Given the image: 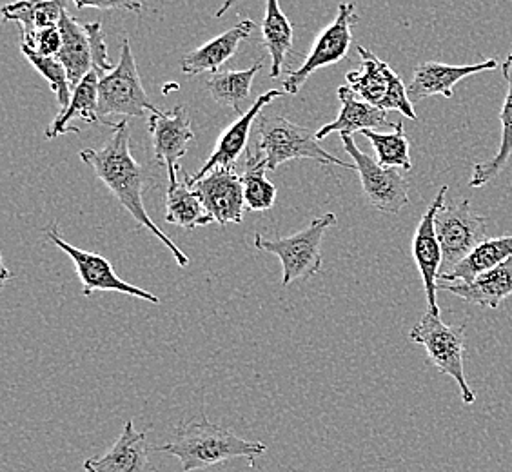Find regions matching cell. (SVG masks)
<instances>
[{
	"mask_svg": "<svg viewBox=\"0 0 512 472\" xmlns=\"http://www.w3.org/2000/svg\"><path fill=\"white\" fill-rule=\"evenodd\" d=\"M80 160L95 171L102 184L119 200L120 206L137 220L138 226L149 229L164 246L168 247L171 255L175 256L178 266H189V256L182 253V249L149 218L146 211L144 189L149 184V171L138 164L137 158L133 157L129 148L128 118H122L113 128V135L104 148L82 149Z\"/></svg>",
	"mask_w": 512,
	"mask_h": 472,
	"instance_id": "6da1fadb",
	"label": "cell"
},
{
	"mask_svg": "<svg viewBox=\"0 0 512 472\" xmlns=\"http://www.w3.org/2000/svg\"><path fill=\"white\" fill-rule=\"evenodd\" d=\"M157 453H168L178 458L182 471L195 472L233 458H246L255 467L256 458L267 453V445L249 442L222 425L209 422L206 416L195 422L180 423L175 440L153 447Z\"/></svg>",
	"mask_w": 512,
	"mask_h": 472,
	"instance_id": "7a4b0ae2",
	"label": "cell"
},
{
	"mask_svg": "<svg viewBox=\"0 0 512 472\" xmlns=\"http://www.w3.org/2000/svg\"><path fill=\"white\" fill-rule=\"evenodd\" d=\"M253 155L266 160L269 171H275L287 160L295 158H309L325 166L355 169L353 164H347L344 160L327 153L324 148H320L316 133L311 129L293 124L291 120L280 115L258 117Z\"/></svg>",
	"mask_w": 512,
	"mask_h": 472,
	"instance_id": "3957f363",
	"label": "cell"
},
{
	"mask_svg": "<svg viewBox=\"0 0 512 472\" xmlns=\"http://www.w3.org/2000/svg\"><path fill=\"white\" fill-rule=\"evenodd\" d=\"M338 222L335 213H325L315 218L306 229L295 235L267 240L256 233V249L278 256L282 262V286H291L296 280H311L322 269V242L325 231Z\"/></svg>",
	"mask_w": 512,
	"mask_h": 472,
	"instance_id": "277c9868",
	"label": "cell"
},
{
	"mask_svg": "<svg viewBox=\"0 0 512 472\" xmlns=\"http://www.w3.org/2000/svg\"><path fill=\"white\" fill-rule=\"evenodd\" d=\"M409 340L422 345L427 351L431 364L442 374L451 376L460 387L463 404H474L471 387L463 369V349H465V324L447 325L442 316L427 311L422 320L414 325Z\"/></svg>",
	"mask_w": 512,
	"mask_h": 472,
	"instance_id": "5b68a950",
	"label": "cell"
},
{
	"mask_svg": "<svg viewBox=\"0 0 512 472\" xmlns=\"http://www.w3.org/2000/svg\"><path fill=\"white\" fill-rule=\"evenodd\" d=\"M356 51L362 59V68L345 75L347 88L353 89L358 99L369 102L371 106L384 111H398L404 117L418 120L400 75H396L387 62L378 59L373 51L365 50L364 46H358Z\"/></svg>",
	"mask_w": 512,
	"mask_h": 472,
	"instance_id": "8992f818",
	"label": "cell"
},
{
	"mask_svg": "<svg viewBox=\"0 0 512 472\" xmlns=\"http://www.w3.org/2000/svg\"><path fill=\"white\" fill-rule=\"evenodd\" d=\"M148 109L153 113L157 108L146 95L131 44L128 37H124L119 66L99 82V117L102 124H108L104 118L144 117Z\"/></svg>",
	"mask_w": 512,
	"mask_h": 472,
	"instance_id": "52a82bcc",
	"label": "cell"
},
{
	"mask_svg": "<svg viewBox=\"0 0 512 472\" xmlns=\"http://www.w3.org/2000/svg\"><path fill=\"white\" fill-rule=\"evenodd\" d=\"M360 20L356 15L353 2H342L338 6V15L335 22L329 24L316 39L313 48L309 51L304 64L289 73L284 80L286 95H298V91L306 84L307 79L318 69L335 66L345 59L353 42V26Z\"/></svg>",
	"mask_w": 512,
	"mask_h": 472,
	"instance_id": "ba28073f",
	"label": "cell"
},
{
	"mask_svg": "<svg viewBox=\"0 0 512 472\" xmlns=\"http://www.w3.org/2000/svg\"><path fill=\"white\" fill-rule=\"evenodd\" d=\"M345 153L353 158L355 171L360 175L365 198L382 213H400L409 204V184L396 168H385L375 158L367 157L356 146L353 135L342 133Z\"/></svg>",
	"mask_w": 512,
	"mask_h": 472,
	"instance_id": "9c48e42d",
	"label": "cell"
},
{
	"mask_svg": "<svg viewBox=\"0 0 512 472\" xmlns=\"http://www.w3.org/2000/svg\"><path fill=\"white\" fill-rule=\"evenodd\" d=\"M46 235L50 238L55 246L62 249L66 255L71 258V262L77 267V275L82 282V295L91 296L95 291H115L120 295H128L138 300H146L151 304H160V298L149 293L146 289L129 284L126 280H122L115 269L111 266L108 258L99 255V253H89L79 247L71 246L62 236H60L57 227H48Z\"/></svg>",
	"mask_w": 512,
	"mask_h": 472,
	"instance_id": "30bf717a",
	"label": "cell"
},
{
	"mask_svg": "<svg viewBox=\"0 0 512 472\" xmlns=\"http://www.w3.org/2000/svg\"><path fill=\"white\" fill-rule=\"evenodd\" d=\"M487 220L474 215L471 202L465 198L453 206H444L436 215V233L444 253L442 275L460 264L474 247L483 242Z\"/></svg>",
	"mask_w": 512,
	"mask_h": 472,
	"instance_id": "8fae6325",
	"label": "cell"
},
{
	"mask_svg": "<svg viewBox=\"0 0 512 472\" xmlns=\"http://www.w3.org/2000/svg\"><path fill=\"white\" fill-rule=\"evenodd\" d=\"M149 135L155 160L168 169L169 186L177 184L178 162L188 153L189 142L195 138L188 111L184 106L171 111L155 109L149 117Z\"/></svg>",
	"mask_w": 512,
	"mask_h": 472,
	"instance_id": "7c38bea8",
	"label": "cell"
},
{
	"mask_svg": "<svg viewBox=\"0 0 512 472\" xmlns=\"http://www.w3.org/2000/svg\"><path fill=\"white\" fill-rule=\"evenodd\" d=\"M447 189H449L447 186L440 187L438 195L434 197L431 206L427 207L424 217L416 227L413 238L414 264L418 267L422 282H424L429 311L434 315H440L436 293H438V280L442 275V262H444V253H442V246H440L438 233H436V215L444 207Z\"/></svg>",
	"mask_w": 512,
	"mask_h": 472,
	"instance_id": "4fadbf2b",
	"label": "cell"
},
{
	"mask_svg": "<svg viewBox=\"0 0 512 472\" xmlns=\"http://www.w3.org/2000/svg\"><path fill=\"white\" fill-rule=\"evenodd\" d=\"M189 184L197 191L207 213L220 226L240 224L244 220L246 198L242 177L235 168H218L200 180L189 177Z\"/></svg>",
	"mask_w": 512,
	"mask_h": 472,
	"instance_id": "5bb4252c",
	"label": "cell"
},
{
	"mask_svg": "<svg viewBox=\"0 0 512 472\" xmlns=\"http://www.w3.org/2000/svg\"><path fill=\"white\" fill-rule=\"evenodd\" d=\"M286 91H278V89H271L264 95H260L255 100V104L247 109L246 113H242L240 117L229 126V128L220 135L217 140V146L213 149L211 157L207 158L206 164L200 168L197 175H193V180H200L206 177L207 173L215 171L218 168H235L238 158L242 157V153L247 149V142H249V131L253 128V122L256 118L260 117L262 109L266 108L267 104H271L273 100L284 97Z\"/></svg>",
	"mask_w": 512,
	"mask_h": 472,
	"instance_id": "9a60e30c",
	"label": "cell"
},
{
	"mask_svg": "<svg viewBox=\"0 0 512 472\" xmlns=\"http://www.w3.org/2000/svg\"><path fill=\"white\" fill-rule=\"evenodd\" d=\"M86 472H155L149 462L148 433L137 431L128 420L108 451L82 463Z\"/></svg>",
	"mask_w": 512,
	"mask_h": 472,
	"instance_id": "2e32d148",
	"label": "cell"
},
{
	"mask_svg": "<svg viewBox=\"0 0 512 472\" xmlns=\"http://www.w3.org/2000/svg\"><path fill=\"white\" fill-rule=\"evenodd\" d=\"M498 68V60H483L480 64L469 66H451L442 62H424L414 69L413 80L407 86V95L411 102L442 95L445 99H451L454 86L471 75H478L483 71H493Z\"/></svg>",
	"mask_w": 512,
	"mask_h": 472,
	"instance_id": "e0dca14e",
	"label": "cell"
},
{
	"mask_svg": "<svg viewBox=\"0 0 512 472\" xmlns=\"http://www.w3.org/2000/svg\"><path fill=\"white\" fill-rule=\"evenodd\" d=\"M255 28V22L251 20L238 22L235 28L184 55V59L180 60V69L191 77L202 73H218V69L237 53L238 46L251 37Z\"/></svg>",
	"mask_w": 512,
	"mask_h": 472,
	"instance_id": "ac0fdd59",
	"label": "cell"
},
{
	"mask_svg": "<svg viewBox=\"0 0 512 472\" xmlns=\"http://www.w3.org/2000/svg\"><path fill=\"white\" fill-rule=\"evenodd\" d=\"M338 99L342 102L340 115L335 122L325 124L324 128L316 131V140H324L331 133H347L353 135L356 131L364 133L365 129L384 128V126H393L387 120V111L371 106L369 102L358 99L353 89L342 86L338 88Z\"/></svg>",
	"mask_w": 512,
	"mask_h": 472,
	"instance_id": "d6986e66",
	"label": "cell"
},
{
	"mask_svg": "<svg viewBox=\"0 0 512 472\" xmlns=\"http://www.w3.org/2000/svg\"><path fill=\"white\" fill-rule=\"evenodd\" d=\"M438 289H444L471 304L498 309L503 300L512 296V256L500 266L478 276L471 284H438Z\"/></svg>",
	"mask_w": 512,
	"mask_h": 472,
	"instance_id": "ffe728a7",
	"label": "cell"
},
{
	"mask_svg": "<svg viewBox=\"0 0 512 472\" xmlns=\"http://www.w3.org/2000/svg\"><path fill=\"white\" fill-rule=\"evenodd\" d=\"M99 73L93 69L89 71L84 79L73 88L71 102L68 109L60 111L55 120L51 122L50 128L46 129V138H59L60 135L68 133H80L79 128L73 126L75 118H82L89 124L102 122L99 117Z\"/></svg>",
	"mask_w": 512,
	"mask_h": 472,
	"instance_id": "44dd1931",
	"label": "cell"
},
{
	"mask_svg": "<svg viewBox=\"0 0 512 472\" xmlns=\"http://www.w3.org/2000/svg\"><path fill=\"white\" fill-rule=\"evenodd\" d=\"M59 30L62 35V48L57 59L68 71L71 88H75L89 71H93V53H91L88 31L79 20L69 15L68 10L62 13Z\"/></svg>",
	"mask_w": 512,
	"mask_h": 472,
	"instance_id": "7402d4cb",
	"label": "cell"
},
{
	"mask_svg": "<svg viewBox=\"0 0 512 472\" xmlns=\"http://www.w3.org/2000/svg\"><path fill=\"white\" fill-rule=\"evenodd\" d=\"M511 256L512 236H500V238L483 240L478 246L474 247L469 255L463 258L460 264H456L451 271L440 275V280L471 284L478 276L500 266Z\"/></svg>",
	"mask_w": 512,
	"mask_h": 472,
	"instance_id": "603a6c76",
	"label": "cell"
},
{
	"mask_svg": "<svg viewBox=\"0 0 512 472\" xmlns=\"http://www.w3.org/2000/svg\"><path fill=\"white\" fill-rule=\"evenodd\" d=\"M503 79L507 80V95L503 100L500 120H502V140L493 158L478 162L473 166V178L469 182L471 187L487 186L494 178L502 173L512 157V50L502 64Z\"/></svg>",
	"mask_w": 512,
	"mask_h": 472,
	"instance_id": "cb8c5ba5",
	"label": "cell"
},
{
	"mask_svg": "<svg viewBox=\"0 0 512 472\" xmlns=\"http://www.w3.org/2000/svg\"><path fill=\"white\" fill-rule=\"evenodd\" d=\"M293 24L280 8L278 0H266V17L262 22V46L271 57V79H278L284 71V62L293 50Z\"/></svg>",
	"mask_w": 512,
	"mask_h": 472,
	"instance_id": "d4e9b609",
	"label": "cell"
},
{
	"mask_svg": "<svg viewBox=\"0 0 512 472\" xmlns=\"http://www.w3.org/2000/svg\"><path fill=\"white\" fill-rule=\"evenodd\" d=\"M184 182H177L168 187L166 197V222L184 229H195L213 224L215 220L207 213L206 206L189 184V175L182 171Z\"/></svg>",
	"mask_w": 512,
	"mask_h": 472,
	"instance_id": "484cf974",
	"label": "cell"
},
{
	"mask_svg": "<svg viewBox=\"0 0 512 472\" xmlns=\"http://www.w3.org/2000/svg\"><path fill=\"white\" fill-rule=\"evenodd\" d=\"M68 0H17L2 8V17L19 24L22 35L59 26Z\"/></svg>",
	"mask_w": 512,
	"mask_h": 472,
	"instance_id": "4316f807",
	"label": "cell"
},
{
	"mask_svg": "<svg viewBox=\"0 0 512 472\" xmlns=\"http://www.w3.org/2000/svg\"><path fill=\"white\" fill-rule=\"evenodd\" d=\"M262 69V60H256L251 68L242 71H218L206 80L211 99L240 113L242 102L249 99L256 73Z\"/></svg>",
	"mask_w": 512,
	"mask_h": 472,
	"instance_id": "83f0119b",
	"label": "cell"
},
{
	"mask_svg": "<svg viewBox=\"0 0 512 472\" xmlns=\"http://www.w3.org/2000/svg\"><path fill=\"white\" fill-rule=\"evenodd\" d=\"M369 138L375 149L376 160L385 168H402L411 171L413 162L409 157V140L405 135L404 122L393 124L391 133H376L375 129H365L362 133Z\"/></svg>",
	"mask_w": 512,
	"mask_h": 472,
	"instance_id": "f1b7e54d",
	"label": "cell"
},
{
	"mask_svg": "<svg viewBox=\"0 0 512 472\" xmlns=\"http://www.w3.org/2000/svg\"><path fill=\"white\" fill-rule=\"evenodd\" d=\"M266 160L256 155L247 157L246 171L242 175L244 198L249 211H269L275 206L276 186L267 178Z\"/></svg>",
	"mask_w": 512,
	"mask_h": 472,
	"instance_id": "f546056e",
	"label": "cell"
},
{
	"mask_svg": "<svg viewBox=\"0 0 512 472\" xmlns=\"http://www.w3.org/2000/svg\"><path fill=\"white\" fill-rule=\"evenodd\" d=\"M22 55L30 60L31 66L39 71L44 79L48 80L51 91L57 97V104H59V113L68 109L69 102H71V95H73V88L69 82L68 71L64 68V64L60 62L57 57H42L33 51L28 50L26 46L20 48Z\"/></svg>",
	"mask_w": 512,
	"mask_h": 472,
	"instance_id": "4dcf8cb0",
	"label": "cell"
},
{
	"mask_svg": "<svg viewBox=\"0 0 512 472\" xmlns=\"http://www.w3.org/2000/svg\"><path fill=\"white\" fill-rule=\"evenodd\" d=\"M22 46H26L28 50L42 55V57H57L62 48V35H60L59 26L24 33Z\"/></svg>",
	"mask_w": 512,
	"mask_h": 472,
	"instance_id": "1f68e13d",
	"label": "cell"
},
{
	"mask_svg": "<svg viewBox=\"0 0 512 472\" xmlns=\"http://www.w3.org/2000/svg\"><path fill=\"white\" fill-rule=\"evenodd\" d=\"M84 28L88 31L89 42H91V53H93V69L99 73L100 79L106 77L117 66H113V62L109 60L108 46L104 40L102 26L100 22H91L84 24Z\"/></svg>",
	"mask_w": 512,
	"mask_h": 472,
	"instance_id": "d6a6232c",
	"label": "cell"
},
{
	"mask_svg": "<svg viewBox=\"0 0 512 472\" xmlns=\"http://www.w3.org/2000/svg\"><path fill=\"white\" fill-rule=\"evenodd\" d=\"M77 10L84 8H97V10H126L133 13H142L144 4L138 0H73Z\"/></svg>",
	"mask_w": 512,
	"mask_h": 472,
	"instance_id": "836d02e7",
	"label": "cell"
},
{
	"mask_svg": "<svg viewBox=\"0 0 512 472\" xmlns=\"http://www.w3.org/2000/svg\"><path fill=\"white\" fill-rule=\"evenodd\" d=\"M237 4V0H224V4H222V8H218L217 13H215V17L220 19V17H224L227 11L231 10L233 6Z\"/></svg>",
	"mask_w": 512,
	"mask_h": 472,
	"instance_id": "e575fe53",
	"label": "cell"
},
{
	"mask_svg": "<svg viewBox=\"0 0 512 472\" xmlns=\"http://www.w3.org/2000/svg\"><path fill=\"white\" fill-rule=\"evenodd\" d=\"M8 278H11V273L8 271V267L2 266V284H6Z\"/></svg>",
	"mask_w": 512,
	"mask_h": 472,
	"instance_id": "d590c367",
	"label": "cell"
}]
</instances>
